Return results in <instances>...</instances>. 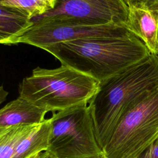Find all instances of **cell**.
Returning <instances> with one entry per match:
<instances>
[{
    "mask_svg": "<svg viewBox=\"0 0 158 158\" xmlns=\"http://www.w3.org/2000/svg\"><path fill=\"white\" fill-rule=\"evenodd\" d=\"M158 86V56L146 59L99 81L88 103L95 135L102 150L124 114L145 93Z\"/></svg>",
    "mask_w": 158,
    "mask_h": 158,
    "instance_id": "6da1fadb",
    "label": "cell"
},
{
    "mask_svg": "<svg viewBox=\"0 0 158 158\" xmlns=\"http://www.w3.org/2000/svg\"><path fill=\"white\" fill-rule=\"evenodd\" d=\"M43 50L61 64L99 81L114 76L151 53L135 35L122 38H84L48 46Z\"/></svg>",
    "mask_w": 158,
    "mask_h": 158,
    "instance_id": "7a4b0ae2",
    "label": "cell"
},
{
    "mask_svg": "<svg viewBox=\"0 0 158 158\" xmlns=\"http://www.w3.org/2000/svg\"><path fill=\"white\" fill-rule=\"evenodd\" d=\"M99 83L95 78L65 65L52 69L37 67L20 83L19 93L23 98L53 113L88 104Z\"/></svg>",
    "mask_w": 158,
    "mask_h": 158,
    "instance_id": "3957f363",
    "label": "cell"
},
{
    "mask_svg": "<svg viewBox=\"0 0 158 158\" xmlns=\"http://www.w3.org/2000/svg\"><path fill=\"white\" fill-rule=\"evenodd\" d=\"M158 139V86L124 114L102 149L105 158H138Z\"/></svg>",
    "mask_w": 158,
    "mask_h": 158,
    "instance_id": "277c9868",
    "label": "cell"
},
{
    "mask_svg": "<svg viewBox=\"0 0 158 158\" xmlns=\"http://www.w3.org/2000/svg\"><path fill=\"white\" fill-rule=\"evenodd\" d=\"M33 23L1 44H25L43 49L56 43L84 38H122L134 35L125 25L94 24L81 18L56 15L32 20Z\"/></svg>",
    "mask_w": 158,
    "mask_h": 158,
    "instance_id": "5b68a950",
    "label": "cell"
},
{
    "mask_svg": "<svg viewBox=\"0 0 158 158\" xmlns=\"http://www.w3.org/2000/svg\"><path fill=\"white\" fill-rule=\"evenodd\" d=\"M49 118L51 133L46 152L52 158L104 157L96 140L88 104L53 112Z\"/></svg>",
    "mask_w": 158,
    "mask_h": 158,
    "instance_id": "8992f818",
    "label": "cell"
},
{
    "mask_svg": "<svg viewBox=\"0 0 158 158\" xmlns=\"http://www.w3.org/2000/svg\"><path fill=\"white\" fill-rule=\"evenodd\" d=\"M128 9L125 0H59L54 10L32 20L67 15L81 18L94 24L125 25Z\"/></svg>",
    "mask_w": 158,
    "mask_h": 158,
    "instance_id": "52a82bcc",
    "label": "cell"
},
{
    "mask_svg": "<svg viewBox=\"0 0 158 158\" xmlns=\"http://www.w3.org/2000/svg\"><path fill=\"white\" fill-rule=\"evenodd\" d=\"M127 5L125 27L143 42L151 54L158 56V9L149 8L138 2Z\"/></svg>",
    "mask_w": 158,
    "mask_h": 158,
    "instance_id": "ba28073f",
    "label": "cell"
},
{
    "mask_svg": "<svg viewBox=\"0 0 158 158\" xmlns=\"http://www.w3.org/2000/svg\"><path fill=\"white\" fill-rule=\"evenodd\" d=\"M48 112L19 96L0 109V125L10 127L41 123Z\"/></svg>",
    "mask_w": 158,
    "mask_h": 158,
    "instance_id": "9c48e42d",
    "label": "cell"
},
{
    "mask_svg": "<svg viewBox=\"0 0 158 158\" xmlns=\"http://www.w3.org/2000/svg\"><path fill=\"white\" fill-rule=\"evenodd\" d=\"M51 133L49 118H46L17 144L12 158H28L46 151Z\"/></svg>",
    "mask_w": 158,
    "mask_h": 158,
    "instance_id": "30bf717a",
    "label": "cell"
},
{
    "mask_svg": "<svg viewBox=\"0 0 158 158\" xmlns=\"http://www.w3.org/2000/svg\"><path fill=\"white\" fill-rule=\"evenodd\" d=\"M33 23L32 19L23 11L0 2V44L19 35Z\"/></svg>",
    "mask_w": 158,
    "mask_h": 158,
    "instance_id": "8fae6325",
    "label": "cell"
},
{
    "mask_svg": "<svg viewBox=\"0 0 158 158\" xmlns=\"http://www.w3.org/2000/svg\"><path fill=\"white\" fill-rule=\"evenodd\" d=\"M39 125H0V158H12L19 141Z\"/></svg>",
    "mask_w": 158,
    "mask_h": 158,
    "instance_id": "7c38bea8",
    "label": "cell"
},
{
    "mask_svg": "<svg viewBox=\"0 0 158 158\" xmlns=\"http://www.w3.org/2000/svg\"><path fill=\"white\" fill-rule=\"evenodd\" d=\"M59 0H10L5 6L19 9L34 19L54 10Z\"/></svg>",
    "mask_w": 158,
    "mask_h": 158,
    "instance_id": "4fadbf2b",
    "label": "cell"
},
{
    "mask_svg": "<svg viewBox=\"0 0 158 158\" xmlns=\"http://www.w3.org/2000/svg\"><path fill=\"white\" fill-rule=\"evenodd\" d=\"M138 158H158V139Z\"/></svg>",
    "mask_w": 158,
    "mask_h": 158,
    "instance_id": "5bb4252c",
    "label": "cell"
},
{
    "mask_svg": "<svg viewBox=\"0 0 158 158\" xmlns=\"http://www.w3.org/2000/svg\"><path fill=\"white\" fill-rule=\"evenodd\" d=\"M142 5L151 9H158V0H139Z\"/></svg>",
    "mask_w": 158,
    "mask_h": 158,
    "instance_id": "9a60e30c",
    "label": "cell"
},
{
    "mask_svg": "<svg viewBox=\"0 0 158 158\" xmlns=\"http://www.w3.org/2000/svg\"><path fill=\"white\" fill-rule=\"evenodd\" d=\"M9 93L4 88L2 85L0 86V105L6 100Z\"/></svg>",
    "mask_w": 158,
    "mask_h": 158,
    "instance_id": "2e32d148",
    "label": "cell"
},
{
    "mask_svg": "<svg viewBox=\"0 0 158 158\" xmlns=\"http://www.w3.org/2000/svg\"><path fill=\"white\" fill-rule=\"evenodd\" d=\"M38 158H51V157L46 151H44L40 152Z\"/></svg>",
    "mask_w": 158,
    "mask_h": 158,
    "instance_id": "e0dca14e",
    "label": "cell"
},
{
    "mask_svg": "<svg viewBox=\"0 0 158 158\" xmlns=\"http://www.w3.org/2000/svg\"><path fill=\"white\" fill-rule=\"evenodd\" d=\"M127 3H133V2H136L139 0H125Z\"/></svg>",
    "mask_w": 158,
    "mask_h": 158,
    "instance_id": "ac0fdd59",
    "label": "cell"
},
{
    "mask_svg": "<svg viewBox=\"0 0 158 158\" xmlns=\"http://www.w3.org/2000/svg\"><path fill=\"white\" fill-rule=\"evenodd\" d=\"M39 154H40V153L39 154H36L35 155H33V156L29 157L28 158H38V156H39Z\"/></svg>",
    "mask_w": 158,
    "mask_h": 158,
    "instance_id": "d6986e66",
    "label": "cell"
},
{
    "mask_svg": "<svg viewBox=\"0 0 158 158\" xmlns=\"http://www.w3.org/2000/svg\"><path fill=\"white\" fill-rule=\"evenodd\" d=\"M52 158V157H51ZM94 158H105L104 157H94Z\"/></svg>",
    "mask_w": 158,
    "mask_h": 158,
    "instance_id": "ffe728a7",
    "label": "cell"
}]
</instances>
